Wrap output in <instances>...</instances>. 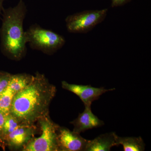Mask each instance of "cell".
<instances>
[{
	"mask_svg": "<svg viewBox=\"0 0 151 151\" xmlns=\"http://www.w3.org/2000/svg\"><path fill=\"white\" fill-rule=\"evenodd\" d=\"M56 92L55 86L45 76L36 73L27 86L15 94L10 113L21 124L34 125L48 116L49 107Z\"/></svg>",
	"mask_w": 151,
	"mask_h": 151,
	"instance_id": "cell-1",
	"label": "cell"
},
{
	"mask_svg": "<svg viewBox=\"0 0 151 151\" xmlns=\"http://www.w3.org/2000/svg\"><path fill=\"white\" fill-rule=\"evenodd\" d=\"M3 11L0 29L1 50L9 58L20 60L25 55L27 49L23 29L27 12L26 6L23 0H19L16 6Z\"/></svg>",
	"mask_w": 151,
	"mask_h": 151,
	"instance_id": "cell-2",
	"label": "cell"
},
{
	"mask_svg": "<svg viewBox=\"0 0 151 151\" xmlns=\"http://www.w3.org/2000/svg\"><path fill=\"white\" fill-rule=\"evenodd\" d=\"M26 41L31 48L40 50L49 55L56 52L64 46L65 43L62 35L34 24L25 31Z\"/></svg>",
	"mask_w": 151,
	"mask_h": 151,
	"instance_id": "cell-3",
	"label": "cell"
},
{
	"mask_svg": "<svg viewBox=\"0 0 151 151\" xmlns=\"http://www.w3.org/2000/svg\"><path fill=\"white\" fill-rule=\"evenodd\" d=\"M42 134L39 137L32 138L23 147L24 151H59L57 130L59 126L51 121L48 116L38 120Z\"/></svg>",
	"mask_w": 151,
	"mask_h": 151,
	"instance_id": "cell-4",
	"label": "cell"
},
{
	"mask_svg": "<svg viewBox=\"0 0 151 151\" xmlns=\"http://www.w3.org/2000/svg\"><path fill=\"white\" fill-rule=\"evenodd\" d=\"M108 9L86 10L68 16L65 19L68 31L73 33H86L105 20Z\"/></svg>",
	"mask_w": 151,
	"mask_h": 151,
	"instance_id": "cell-5",
	"label": "cell"
},
{
	"mask_svg": "<svg viewBox=\"0 0 151 151\" xmlns=\"http://www.w3.org/2000/svg\"><path fill=\"white\" fill-rule=\"evenodd\" d=\"M57 140L59 151H84L88 140L82 137L80 134L59 127L57 130Z\"/></svg>",
	"mask_w": 151,
	"mask_h": 151,
	"instance_id": "cell-6",
	"label": "cell"
},
{
	"mask_svg": "<svg viewBox=\"0 0 151 151\" xmlns=\"http://www.w3.org/2000/svg\"><path fill=\"white\" fill-rule=\"evenodd\" d=\"M63 89L68 90L76 94L84 103L85 106H91L92 102L98 100L100 96L105 92L115 90L113 89H106L104 87L97 88L91 85H78L70 84L65 81H62Z\"/></svg>",
	"mask_w": 151,
	"mask_h": 151,
	"instance_id": "cell-7",
	"label": "cell"
},
{
	"mask_svg": "<svg viewBox=\"0 0 151 151\" xmlns=\"http://www.w3.org/2000/svg\"><path fill=\"white\" fill-rule=\"evenodd\" d=\"M35 129L34 125L20 124L5 139L6 147L17 149L25 145L34 138Z\"/></svg>",
	"mask_w": 151,
	"mask_h": 151,
	"instance_id": "cell-8",
	"label": "cell"
},
{
	"mask_svg": "<svg viewBox=\"0 0 151 151\" xmlns=\"http://www.w3.org/2000/svg\"><path fill=\"white\" fill-rule=\"evenodd\" d=\"M70 123L74 126L73 132L79 134L104 125V122L92 113L91 106H85L84 112L79 113L78 117Z\"/></svg>",
	"mask_w": 151,
	"mask_h": 151,
	"instance_id": "cell-9",
	"label": "cell"
},
{
	"mask_svg": "<svg viewBox=\"0 0 151 151\" xmlns=\"http://www.w3.org/2000/svg\"><path fill=\"white\" fill-rule=\"evenodd\" d=\"M117 135L115 132L102 134L94 139L87 142L85 151H109L116 146Z\"/></svg>",
	"mask_w": 151,
	"mask_h": 151,
	"instance_id": "cell-10",
	"label": "cell"
},
{
	"mask_svg": "<svg viewBox=\"0 0 151 151\" xmlns=\"http://www.w3.org/2000/svg\"><path fill=\"white\" fill-rule=\"evenodd\" d=\"M116 146L122 145L124 151H143L145 145L143 139L139 137H120L117 136Z\"/></svg>",
	"mask_w": 151,
	"mask_h": 151,
	"instance_id": "cell-11",
	"label": "cell"
},
{
	"mask_svg": "<svg viewBox=\"0 0 151 151\" xmlns=\"http://www.w3.org/2000/svg\"><path fill=\"white\" fill-rule=\"evenodd\" d=\"M32 76L26 73L12 74L8 86L15 94L27 86Z\"/></svg>",
	"mask_w": 151,
	"mask_h": 151,
	"instance_id": "cell-12",
	"label": "cell"
},
{
	"mask_svg": "<svg viewBox=\"0 0 151 151\" xmlns=\"http://www.w3.org/2000/svg\"><path fill=\"white\" fill-rule=\"evenodd\" d=\"M15 94L7 86L0 97V111L6 115L10 113L11 105Z\"/></svg>",
	"mask_w": 151,
	"mask_h": 151,
	"instance_id": "cell-13",
	"label": "cell"
},
{
	"mask_svg": "<svg viewBox=\"0 0 151 151\" xmlns=\"http://www.w3.org/2000/svg\"><path fill=\"white\" fill-rule=\"evenodd\" d=\"M21 124L19 122L16 117L13 116L11 113H9L5 116L4 122L3 124L2 133V138L5 144V139L7 136L13 132L17 127ZM6 145V144H5Z\"/></svg>",
	"mask_w": 151,
	"mask_h": 151,
	"instance_id": "cell-14",
	"label": "cell"
},
{
	"mask_svg": "<svg viewBox=\"0 0 151 151\" xmlns=\"http://www.w3.org/2000/svg\"><path fill=\"white\" fill-rule=\"evenodd\" d=\"M11 75L8 72L0 71V97L8 85Z\"/></svg>",
	"mask_w": 151,
	"mask_h": 151,
	"instance_id": "cell-15",
	"label": "cell"
},
{
	"mask_svg": "<svg viewBox=\"0 0 151 151\" xmlns=\"http://www.w3.org/2000/svg\"><path fill=\"white\" fill-rule=\"evenodd\" d=\"M5 116V114L3 113L1 111H0V147H1L4 150H5L6 146L3 141L2 133L3 124L4 122Z\"/></svg>",
	"mask_w": 151,
	"mask_h": 151,
	"instance_id": "cell-16",
	"label": "cell"
},
{
	"mask_svg": "<svg viewBox=\"0 0 151 151\" xmlns=\"http://www.w3.org/2000/svg\"><path fill=\"white\" fill-rule=\"evenodd\" d=\"M132 0H111V6L112 8L122 6L130 2Z\"/></svg>",
	"mask_w": 151,
	"mask_h": 151,
	"instance_id": "cell-17",
	"label": "cell"
},
{
	"mask_svg": "<svg viewBox=\"0 0 151 151\" xmlns=\"http://www.w3.org/2000/svg\"><path fill=\"white\" fill-rule=\"evenodd\" d=\"M4 1L5 0H0V14L3 10V3Z\"/></svg>",
	"mask_w": 151,
	"mask_h": 151,
	"instance_id": "cell-18",
	"label": "cell"
}]
</instances>
